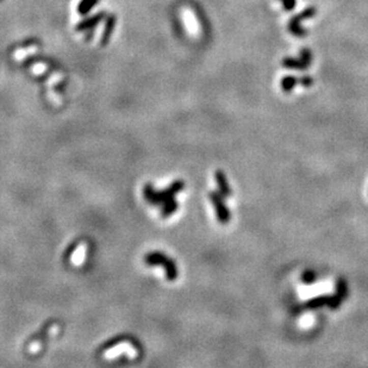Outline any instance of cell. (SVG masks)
<instances>
[{"mask_svg":"<svg viewBox=\"0 0 368 368\" xmlns=\"http://www.w3.org/2000/svg\"><path fill=\"white\" fill-rule=\"evenodd\" d=\"M184 190V182L175 181L167 191L156 192L149 185L145 188V197L150 204H161L163 203V217H168L178 210V203L174 201V195Z\"/></svg>","mask_w":368,"mask_h":368,"instance_id":"1","label":"cell"},{"mask_svg":"<svg viewBox=\"0 0 368 368\" xmlns=\"http://www.w3.org/2000/svg\"><path fill=\"white\" fill-rule=\"evenodd\" d=\"M146 262L150 266H162L166 271L167 278L169 280H175L178 278L177 266L174 265L173 260H171L162 253H149L146 257Z\"/></svg>","mask_w":368,"mask_h":368,"instance_id":"2","label":"cell"},{"mask_svg":"<svg viewBox=\"0 0 368 368\" xmlns=\"http://www.w3.org/2000/svg\"><path fill=\"white\" fill-rule=\"evenodd\" d=\"M210 201H211L213 209H215L217 219L219 220L222 224H227L230 222L231 219V212L225 203L223 201V195L219 193V192H210L209 194Z\"/></svg>","mask_w":368,"mask_h":368,"instance_id":"3","label":"cell"},{"mask_svg":"<svg viewBox=\"0 0 368 368\" xmlns=\"http://www.w3.org/2000/svg\"><path fill=\"white\" fill-rule=\"evenodd\" d=\"M315 13H316V9L309 8L306 10H304L303 12H300L298 16H294L293 18L290 20V24H289V29L291 33H292L293 35H296V36H304L305 30L300 27V22L301 20H305L307 18H311V17H314Z\"/></svg>","mask_w":368,"mask_h":368,"instance_id":"4","label":"cell"},{"mask_svg":"<svg viewBox=\"0 0 368 368\" xmlns=\"http://www.w3.org/2000/svg\"><path fill=\"white\" fill-rule=\"evenodd\" d=\"M215 180L217 182V186H218L219 193L222 194L224 198L230 197L231 193H233V191H231L230 184H229V181H228V178L225 177V174H224L222 171H216Z\"/></svg>","mask_w":368,"mask_h":368,"instance_id":"5","label":"cell"},{"mask_svg":"<svg viewBox=\"0 0 368 368\" xmlns=\"http://www.w3.org/2000/svg\"><path fill=\"white\" fill-rule=\"evenodd\" d=\"M309 65H310V62L305 61V60H303L301 58H300V60H294V59L287 58L282 61V66H284V67H287V68L304 69V68L309 67Z\"/></svg>","mask_w":368,"mask_h":368,"instance_id":"6","label":"cell"},{"mask_svg":"<svg viewBox=\"0 0 368 368\" xmlns=\"http://www.w3.org/2000/svg\"><path fill=\"white\" fill-rule=\"evenodd\" d=\"M329 300H330V296H325V294L324 296H318L307 301L306 307H309V309H320V307L324 306V305L328 306Z\"/></svg>","mask_w":368,"mask_h":368,"instance_id":"7","label":"cell"},{"mask_svg":"<svg viewBox=\"0 0 368 368\" xmlns=\"http://www.w3.org/2000/svg\"><path fill=\"white\" fill-rule=\"evenodd\" d=\"M130 346L128 345V343H121V345H118L117 347H112V348H110L107 350L106 353H105V355L106 356H116L118 355V354L121 353H127V352H130Z\"/></svg>","mask_w":368,"mask_h":368,"instance_id":"8","label":"cell"},{"mask_svg":"<svg viewBox=\"0 0 368 368\" xmlns=\"http://www.w3.org/2000/svg\"><path fill=\"white\" fill-rule=\"evenodd\" d=\"M297 82L298 80L296 78H293V76H285V78L281 80V83H280V85H281V90L284 92L289 93L294 89Z\"/></svg>","mask_w":368,"mask_h":368,"instance_id":"9","label":"cell"},{"mask_svg":"<svg viewBox=\"0 0 368 368\" xmlns=\"http://www.w3.org/2000/svg\"><path fill=\"white\" fill-rule=\"evenodd\" d=\"M85 251H86V245H83V244L79 245L78 249H76V251H74V254L72 255V257H73V259H72L73 264L79 265V262H81L83 257H85V255H83Z\"/></svg>","mask_w":368,"mask_h":368,"instance_id":"10","label":"cell"},{"mask_svg":"<svg viewBox=\"0 0 368 368\" xmlns=\"http://www.w3.org/2000/svg\"><path fill=\"white\" fill-rule=\"evenodd\" d=\"M347 291H348V289H347V284L343 279H339L337 284H336V294L339 298H342V299H345L346 296H347Z\"/></svg>","mask_w":368,"mask_h":368,"instance_id":"11","label":"cell"},{"mask_svg":"<svg viewBox=\"0 0 368 368\" xmlns=\"http://www.w3.org/2000/svg\"><path fill=\"white\" fill-rule=\"evenodd\" d=\"M316 279H317V275L311 271H306L305 273H303V275H301V281H303L304 284H306V285H311V284H314L315 281H316Z\"/></svg>","mask_w":368,"mask_h":368,"instance_id":"12","label":"cell"},{"mask_svg":"<svg viewBox=\"0 0 368 368\" xmlns=\"http://www.w3.org/2000/svg\"><path fill=\"white\" fill-rule=\"evenodd\" d=\"M281 2L284 9L287 10V11L292 10L294 8V5H296V0H281Z\"/></svg>","mask_w":368,"mask_h":368,"instance_id":"13","label":"cell"},{"mask_svg":"<svg viewBox=\"0 0 368 368\" xmlns=\"http://www.w3.org/2000/svg\"><path fill=\"white\" fill-rule=\"evenodd\" d=\"M186 17H187V19H188V24H190V25H191V30H192V31H197V25H195L193 15H191V13H190V15H187ZM190 25H188V26H190Z\"/></svg>","mask_w":368,"mask_h":368,"instance_id":"14","label":"cell"},{"mask_svg":"<svg viewBox=\"0 0 368 368\" xmlns=\"http://www.w3.org/2000/svg\"><path fill=\"white\" fill-rule=\"evenodd\" d=\"M300 83L305 87H309L313 85V79L309 78V76H304L303 79H300Z\"/></svg>","mask_w":368,"mask_h":368,"instance_id":"15","label":"cell"}]
</instances>
